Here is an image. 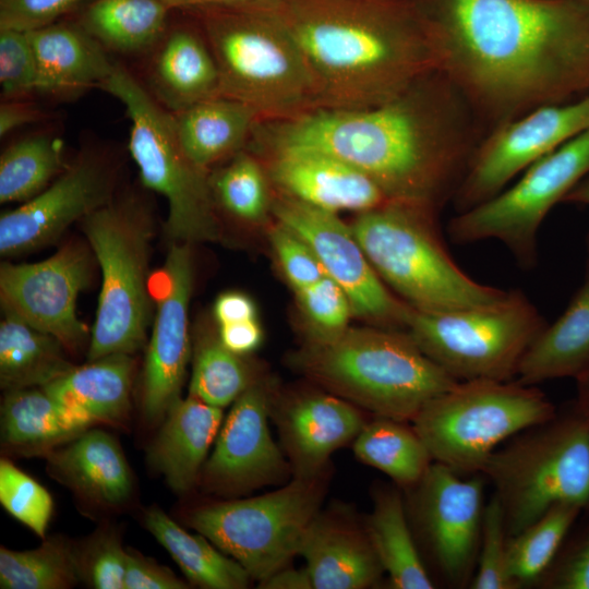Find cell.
<instances>
[{
	"instance_id": "cell-55",
	"label": "cell",
	"mask_w": 589,
	"mask_h": 589,
	"mask_svg": "<svg viewBox=\"0 0 589 589\" xmlns=\"http://www.w3.org/2000/svg\"><path fill=\"white\" fill-rule=\"evenodd\" d=\"M171 9H207L219 7H236L251 3L255 0H160Z\"/></svg>"
},
{
	"instance_id": "cell-10",
	"label": "cell",
	"mask_w": 589,
	"mask_h": 589,
	"mask_svg": "<svg viewBox=\"0 0 589 589\" xmlns=\"http://www.w3.org/2000/svg\"><path fill=\"white\" fill-rule=\"evenodd\" d=\"M99 88L125 109L131 122L128 149L143 185L167 201L168 237L182 243L215 240L218 223L209 175L183 149L172 112L118 62Z\"/></svg>"
},
{
	"instance_id": "cell-37",
	"label": "cell",
	"mask_w": 589,
	"mask_h": 589,
	"mask_svg": "<svg viewBox=\"0 0 589 589\" xmlns=\"http://www.w3.org/2000/svg\"><path fill=\"white\" fill-rule=\"evenodd\" d=\"M68 166L63 141L49 131L23 136L0 156V202H26L44 191Z\"/></svg>"
},
{
	"instance_id": "cell-2",
	"label": "cell",
	"mask_w": 589,
	"mask_h": 589,
	"mask_svg": "<svg viewBox=\"0 0 589 589\" xmlns=\"http://www.w3.org/2000/svg\"><path fill=\"white\" fill-rule=\"evenodd\" d=\"M476 116L440 71L385 103L317 108L259 122L255 151L297 146L322 151L370 177L389 201L437 209L453 199L472 155Z\"/></svg>"
},
{
	"instance_id": "cell-8",
	"label": "cell",
	"mask_w": 589,
	"mask_h": 589,
	"mask_svg": "<svg viewBox=\"0 0 589 589\" xmlns=\"http://www.w3.org/2000/svg\"><path fill=\"white\" fill-rule=\"evenodd\" d=\"M556 410L536 385L470 380L429 400L411 423L434 461L469 477L481 473L501 444Z\"/></svg>"
},
{
	"instance_id": "cell-41",
	"label": "cell",
	"mask_w": 589,
	"mask_h": 589,
	"mask_svg": "<svg viewBox=\"0 0 589 589\" xmlns=\"http://www.w3.org/2000/svg\"><path fill=\"white\" fill-rule=\"evenodd\" d=\"M268 179L259 157L242 149L209 176L214 202L240 221L260 223L272 211Z\"/></svg>"
},
{
	"instance_id": "cell-24",
	"label": "cell",
	"mask_w": 589,
	"mask_h": 589,
	"mask_svg": "<svg viewBox=\"0 0 589 589\" xmlns=\"http://www.w3.org/2000/svg\"><path fill=\"white\" fill-rule=\"evenodd\" d=\"M152 51L148 92L170 112L220 95L217 63L204 36L177 28L164 35Z\"/></svg>"
},
{
	"instance_id": "cell-18",
	"label": "cell",
	"mask_w": 589,
	"mask_h": 589,
	"mask_svg": "<svg viewBox=\"0 0 589 589\" xmlns=\"http://www.w3.org/2000/svg\"><path fill=\"white\" fill-rule=\"evenodd\" d=\"M92 262L83 244L70 242L36 263L0 266L2 308L76 351L88 328L76 314L79 293L88 285Z\"/></svg>"
},
{
	"instance_id": "cell-7",
	"label": "cell",
	"mask_w": 589,
	"mask_h": 589,
	"mask_svg": "<svg viewBox=\"0 0 589 589\" xmlns=\"http://www.w3.org/2000/svg\"><path fill=\"white\" fill-rule=\"evenodd\" d=\"M505 443L481 474L494 486L508 537L556 505L589 508V428L573 401Z\"/></svg>"
},
{
	"instance_id": "cell-58",
	"label": "cell",
	"mask_w": 589,
	"mask_h": 589,
	"mask_svg": "<svg viewBox=\"0 0 589 589\" xmlns=\"http://www.w3.org/2000/svg\"><path fill=\"white\" fill-rule=\"evenodd\" d=\"M588 264H589V236L587 238Z\"/></svg>"
},
{
	"instance_id": "cell-13",
	"label": "cell",
	"mask_w": 589,
	"mask_h": 589,
	"mask_svg": "<svg viewBox=\"0 0 589 589\" xmlns=\"http://www.w3.org/2000/svg\"><path fill=\"white\" fill-rule=\"evenodd\" d=\"M588 175L589 128L528 167L512 187L453 217L450 240L468 244L496 239L522 268H532L542 221Z\"/></svg>"
},
{
	"instance_id": "cell-26",
	"label": "cell",
	"mask_w": 589,
	"mask_h": 589,
	"mask_svg": "<svg viewBox=\"0 0 589 589\" xmlns=\"http://www.w3.org/2000/svg\"><path fill=\"white\" fill-rule=\"evenodd\" d=\"M149 453L152 465L178 493L190 491L223 424V409L188 396L165 414Z\"/></svg>"
},
{
	"instance_id": "cell-31",
	"label": "cell",
	"mask_w": 589,
	"mask_h": 589,
	"mask_svg": "<svg viewBox=\"0 0 589 589\" xmlns=\"http://www.w3.org/2000/svg\"><path fill=\"white\" fill-rule=\"evenodd\" d=\"M93 422L43 387L9 390L1 407L2 444L35 450L73 440Z\"/></svg>"
},
{
	"instance_id": "cell-56",
	"label": "cell",
	"mask_w": 589,
	"mask_h": 589,
	"mask_svg": "<svg viewBox=\"0 0 589 589\" xmlns=\"http://www.w3.org/2000/svg\"><path fill=\"white\" fill-rule=\"evenodd\" d=\"M575 381L576 397L573 402L589 428V366Z\"/></svg>"
},
{
	"instance_id": "cell-23",
	"label": "cell",
	"mask_w": 589,
	"mask_h": 589,
	"mask_svg": "<svg viewBox=\"0 0 589 589\" xmlns=\"http://www.w3.org/2000/svg\"><path fill=\"white\" fill-rule=\"evenodd\" d=\"M37 63V94L74 99L101 85L115 62L81 26L56 24L27 33Z\"/></svg>"
},
{
	"instance_id": "cell-54",
	"label": "cell",
	"mask_w": 589,
	"mask_h": 589,
	"mask_svg": "<svg viewBox=\"0 0 589 589\" xmlns=\"http://www.w3.org/2000/svg\"><path fill=\"white\" fill-rule=\"evenodd\" d=\"M260 587L266 589H311L313 582L306 567L303 569L284 567L260 581Z\"/></svg>"
},
{
	"instance_id": "cell-52",
	"label": "cell",
	"mask_w": 589,
	"mask_h": 589,
	"mask_svg": "<svg viewBox=\"0 0 589 589\" xmlns=\"http://www.w3.org/2000/svg\"><path fill=\"white\" fill-rule=\"evenodd\" d=\"M48 119L39 106L31 99H8L0 104V136L4 137L11 132Z\"/></svg>"
},
{
	"instance_id": "cell-53",
	"label": "cell",
	"mask_w": 589,
	"mask_h": 589,
	"mask_svg": "<svg viewBox=\"0 0 589 589\" xmlns=\"http://www.w3.org/2000/svg\"><path fill=\"white\" fill-rule=\"evenodd\" d=\"M256 305L245 293L228 291L215 300L213 314L217 325L256 320Z\"/></svg>"
},
{
	"instance_id": "cell-50",
	"label": "cell",
	"mask_w": 589,
	"mask_h": 589,
	"mask_svg": "<svg viewBox=\"0 0 589 589\" xmlns=\"http://www.w3.org/2000/svg\"><path fill=\"white\" fill-rule=\"evenodd\" d=\"M124 589H185L187 582L173 572L135 551H127Z\"/></svg>"
},
{
	"instance_id": "cell-48",
	"label": "cell",
	"mask_w": 589,
	"mask_h": 589,
	"mask_svg": "<svg viewBox=\"0 0 589 589\" xmlns=\"http://www.w3.org/2000/svg\"><path fill=\"white\" fill-rule=\"evenodd\" d=\"M83 0H0V29L32 32L55 23Z\"/></svg>"
},
{
	"instance_id": "cell-49",
	"label": "cell",
	"mask_w": 589,
	"mask_h": 589,
	"mask_svg": "<svg viewBox=\"0 0 589 589\" xmlns=\"http://www.w3.org/2000/svg\"><path fill=\"white\" fill-rule=\"evenodd\" d=\"M128 552L111 537L99 540L89 562L88 576L94 588L123 589Z\"/></svg>"
},
{
	"instance_id": "cell-25",
	"label": "cell",
	"mask_w": 589,
	"mask_h": 589,
	"mask_svg": "<svg viewBox=\"0 0 589 589\" xmlns=\"http://www.w3.org/2000/svg\"><path fill=\"white\" fill-rule=\"evenodd\" d=\"M298 554L315 589L368 588L384 573L365 529L320 514L306 528Z\"/></svg>"
},
{
	"instance_id": "cell-40",
	"label": "cell",
	"mask_w": 589,
	"mask_h": 589,
	"mask_svg": "<svg viewBox=\"0 0 589 589\" xmlns=\"http://www.w3.org/2000/svg\"><path fill=\"white\" fill-rule=\"evenodd\" d=\"M80 561L59 539L27 551L0 549V587L3 589H64L79 581Z\"/></svg>"
},
{
	"instance_id": "cell-44",
	"label": "cell",
	"mask_w": 589,
	"mask_h": 589,
	"mask_svg": "<svg viewBox=\"0 0 589 589\" xmlns=\"http://www.w3.org/2000/svg\"><path fill=\"white\" fill-rule=\"evenodd\" d=\"M296 294L310 322L309 341L327 339L347 328L353 314L351 302L345 290L327 275Z\"/></svg>"
},
{
	"instance_id": "cell-11",
	"label": "cell",
	"mask_w": 589,
	"mask_h": 589,
	"mask_svg": "<svg viewBox=\"0 0 589 589\" xmlns=\"http://www.w3.org/2000/svg\"><path fill=\"white\" fill-rule=\"evenodd\" d=\"M545 326L518 289L477 306L436 312L411 308L406 320L419 348L457 381L516 378L524 354Z\"/></svg>"
},
{
	"instance_id": "cell-17",
	"label": "cell",
	"mask_w": 589,
	"mask_h": 589,
	"mask_svg": "<svg viewBox=\"0 0 589 589\" xmlns=\"http://www.w3.org/2000/svg\"><path fill=\"white\" fill-rule=\"evenodd\" d=\"M485 478L464 479L433 461L412 488V509L437 572L452 586L470 585L476 570L484 510Z\"/></svg>"
},
{
	"instance_id": "cell-6",
	"label": "cell",
	"mask_w": 589,
	"mask_h": 589,
	"mask_svg": "<svg viewBox=\"0 0 589 589\" xmlns=\"http://www.w3.org/2000/svg\"><path fill=\"white\" fill-rule=\"evenodd\" d=\"M435 213L426 205L387 201L359 213L350 228L381 279L416 310L448 311L504 298L506 290L478 283L455 263Z\"/></svg>"
},
{
	"instance_id": "cell-1",
	"label": "cell",
	"mask_w": 589,
	"mask_h": 589,
	"mask_svg": "<svg viewBox=\"0 0 589 589\" xmlns=\"http://www.w3.org/2000/svg\"><path fill=\"white\" fill-rule=\"evenodd\" d=\"M444 74L493 128L589 88V0H437Z\"/></svg>"
},
{
	"instance_id": "cell-36",
	"label": "cell",
	"mask_w": 589,
	"mask_h": 589,
	"mask_svg": "<svg viewBox=\"0 0 589 589\" xmlns=\"http://www.w3.org/2000/svg\"><path fill=\"white\" fill-rule=\"evenodd\" d=\"M353 453L406 489L414 486L434 461L412 425L383 417L365 423L356 436Z\"/></svg>"
},
{
	"instance_id": "cell-46",
	"label": "cell",
	"mask_w": 589,
	"mask_h": 589,
	"mask_svg": "<svg viewBox=\"0 0 589 589\" xmlns=\"http://www.w3.org/2000/svg\"><path fill=\"white\" fill-rule=\"evenodd\" d=\"M538 584L549 589H589V508L581 513Z\"/></svg>"
},
{
	"instance_id": "cell-45",
	"label": "cell",
	"mask_w": 589,
	"mask_h": 589,
	"mask_svg": "<svg viewBox=\"0 0 589 589\" xmlns=\"http://www.w3.org/2000/svg\"><path fill=\"white\" fill-rule=\"evenodd\" d=\"M37 63L28 35L0 29L1 100L29 99L37 93Z\"/></svg>"
},
{
	"instance_id": "cell-43",
	"label": "cell",
	"mask_w": 589,
	"mask_h": 589,
	"mask_svg": "<svg viewBox=\"0 0 589 589\" xmlns=\"http://www.w3.org/2000/svg\"><path fill=\"white\" fill-rule=\"evenodd\" d=\"M507 540L504 513L495 494L484 505L472 589H515L507 570Z\"/></svg>"
},
{
	"instance_id": "cell-3",
	"label": "cell",
	"mask_w": 589,
	"mask_h": 589,
	"mask_svg": "<svg viewBox=\"0 0 589 589\" xmlns=\"http://www.w3.org/2000/svg\"><path fill=\"white\" fill-rule=\"evenodd\" d=\"M289 33L321 108L395 98L437 71L424 19L394 0H256Z\"/></svg>"
},
{
	"instance_id": "cell-28",
	"label": "cell",
	"mask_w": 589,
	"mask_h": 589,
	"mask_svg": "<svg viewBox=\"0 0 589 589\" xmlns=\"http://www.w3.org/2000/svg\"><path fill=\"white\" fill-rule=\"evenodd\" d=\"M172 115L183 149L196 166L207 171L242 151L261 122L252 107L223 95Z\"/></svg>"
},
{
	"instance_id": "cell-20",
	"label": "cell",
	"mask_w": 589,
	"mask_h": 589,
	"mask_svg": "<svg viewBox=\"0 0 589 589\" xmlns=\"http://www.w3.org/2000/svg\"><path fill=\"white\" fill-rule=\"evenodd\" d=\"M269 392L256 381L233 402L202 468L205 485L221 493H243L281 483L291 471L268 428Z\"/></svg>"
},
{
	"instance_id": "cell-29",
	"label": "cell",
	"mask_w": 589,
	"mask_h": 589,
	"mask_svg": "<svg viewBox=\"0 0 589 589\" xmlns=\"http://www.w3.org/2000/svg\"><path fill=\"white\" fill-rule=\"evenodd\" d=\"M64 483L103 504L118 505L132 492V476L117 441L103 430H85L50 456Z\"/></svg>"
},
{
	"instance_id": "cell-27",
	"label": "cell",
	"mask_w": 589,
	"mask_h": 589,
	"mask_svg": "<svg viewBox=\"0 0 589 589\" xmlns=\"http://www.w3.org/2000/svg\"><path fill=\"white\" fill-rule=\"evenodd\" d=\"M589 366V264L565 311L524 354L516 381L526 385L578 376Z\"/></svg>"
},
{
	"instance_id": "cell-21",
	"label": "cell",
	"mask_w": 589,
	"mask_h": 589,
	"mask_svg": "<svg viewBox=\"0 0 589 589\" xmlns=\"http://www.w3.org/2000/svg\"><path fill=\"white\" fill-rule=\"evenodd\" d=\"M256 152L267 161L268 178L279 192L309 205L359 214L389 201L370 177L322 151L285 146Z\"/></svg>"
},
{
	"instance_id": "cell-33",
	"label": "cell",
	"mask_w": 589,
	"mask_h": 589,
	"mask_svg": "<svg viewBox=\"0 0 589 589\" xmlns=\"http://www.w3.org/2000/svg\"><path fill=\"white\" fill-rule=\"evenodd\" d=\"M365 531L393 588H434L416 544L405 503L398 490L390 488L377 490Z\"/></svg>"
},
{
	"instance_id": "cell-15",
	"label": "cell",
	"mask_w": 589,
	"mask_h": 589,
	"mask_svg": "<svg viewBox=\"0 0 589 589\" xmlns=\"http://www.w3.org/2000/svg\"><path fill=\"white\" fill-rule=\"evenodd\" d=\"M118 163L100 146L82 147L39 194L0 217V253L13 256L55 241L116 196Z\"/></svg>"
},
{
	"instance_id": "cell-12",
	"label": "cell",
	"mask_w": 589,
	"mask_h": 589,
	"mask_svg": "<svg viewBox=\"0 0 589 589\" xmlns=\"http://www.w3.org/2000/svg\"><path fill=\"white\" fill-rule=\"evenodd\" d=\"M322 473L245 500L196 509L190 525L237 561L251 579L262 581L298 554L302 537L318 514L324 495Z\"/></svg>"
},
{
	"instance_id": "cell-5",
	"label": "cell",
	"mask_w": 589,
	"mask_h": 589,
	"mask_svg": "<svg viewBox=\"0 0 589 589\" xmlns=\"http://www.w3.org/2000/svg\"><path fill=\"white\" fill-rule=\"evenodd\" d=\"M199 11L217 63L220 95L252 107L261 122L284 121L321 108L301 51L256 0Z\"/></svg>"
},
{
	"instance_id": "cell-51",
	"label": "cell",
	"mask_w": 589,
	"mask_h": 589,
	"mask_svg": "<svg viewBox=\"0 0 589 589\" xmlns=\"http://www.w3.org/2000/svg\"><path fill=\"white\" fill-rule=\"evenodd\" d=\"M217 335L227 349L244 357L259 349L263 341L257 320L218 325Z\"/></svg>"
},
{
	"instance_id": "cell-32",
	"label": "cell",
	"mask_w": 589,
	"mask_h": 589,
	"mask_svg": "<svg viewBox=\"0 0 589 589\" xmlns=\"http://www.w3.org/2000/svg\"><path fill=\"white\" fill-rule=\"evenodd\" d=\"M0 323V384L7 392L44 387L74 365L65 346L9 310Z\"/></svg>"
},
{
	"instance_id": "cell-47",
	"label": "cell",
	"mask_w": 589,
	"mask_h": 589,
	"mask_svg": "<svg viewBox=\"0 0 589 589\" xmlns=\"http://www.w3.org/2000/svg\"><path fill=\"white\" fill-rule=\"evenodd\" d=\"M269 239L278 264L296 292L326 276L308 243L281 224L271 229Z\"/></svg>"
},
{
	"instance_id": "cell-35",
	"label": "cell",
	"mask_w": 589,
	"mask_h": 589,
	"mask_svg": "<svg viewBox=\"0 0 589 589\" xmlns=\"http://www.w3.org/2000/svg\"><path fill=\"white\" fill-rule=\"evenodd\" d=\"M144 524L193 584L208 589L248 587L251 577L237 561L223 554L203 534L187 532L160 508H149Z\"/></svg>"
},
{
	"instance_id": "cell-30",
	"label": "cell",
	"mask_w": 589,
	"mask_h": 589,
	"mask_svg": "<svg viewBox=\"0 0 589 589\" xmlns=\"http://www.w3.org/2000/svg\"><path fill=\"white\" fill-rule=\"evenodd\" d=\"M133 366L130 354H108L74 366L43 388L93 423L118 422L129 410Z\"/></svg>"
},
{
	"instance_id": "cell-42",
	"label": "cell",
	"mask_w": 589,
	"mask_h": 589,
	"mask_svg": "<svg viewBox=\"0 0 589 589\" xmlns=\"http://www.w3.org/2000/svg\"><path fill=\"white\" fill-rule=\"evenodd\" d=\"M0 502L11 516L45 538L53 508L51 495L7 459L0 461Z\"/></svg>"
},
{
	"instance_id": "cell-19",
	"label": "cell",
	"mask_w": 589,
	"mask_h": 589,
	"mask_svg": "<svg viewBox=\"0 0 589 589\" xmlns=\"http://www.w3.org/2000/svg\"><path fill=\"white\" fill-rule=\"evenodd\" d=\"M156 280L157 311L146 351L142 397L145 419L153 423L180 398L190 358L193 264L189 243L171 244Z\"/></svg>"
},
{
	"instance_id": "cell-22",
	"label": "cell",
	"mask_w": 589,
	"mask_h": 589,
	"mask_svg": "<svg viewBox=\"0 0 589 589\" xmlns=\"http://www.w3.org/2000/svg\"><path fill=\"white\" fill-rule=\"evenodd\" d=\"M274 418L291 472L298 478L321 474L329 456L366 423L353 404L324 393L298 396Z\"/></svg>"
},
{
	"instance_id": "cell-4",
	"label": "cell",
	"mask_w": 589,
	"mask_h": 589,
	"mask_svg": "<svg viewBox=\"0 0 589 589\" xmlns=\"http://www.w3.org/2000/svg\"><path fill=\"white\" fill-rule=\"evenodd\" d=\"M294 361L332 394L376 417L405 422L459 382L408 332L381 326L347 327L327 339L308 341Z\"/></svg>"
},
{
	"instance_id": "cell-57",
	"label": "cell",
	"mask_w": 589,
	"mask_h": 589,
	"mask_svg": "<svg viewBox=\"0 0 589 589\" xmlns=\"http://www.w3.org/2000/svg\"><path fill=\"white\" fill-rule=\"evenodd\" d=\"M563 203L589 206V175L579 181L564 197Z\"/></svg>"
},
{
	"instance_id": "cell-9",
	"label": "cell",
	"mask_w": 589,
	"mask_h": 589,
	"mask_svg": "<svg viewBox=\"0 0 589 589\" xmlns=\"http://www.w3.org/2000/svg\"><path fill=\"white\" fill-rule=\"evenodd\" d=\"M101 272L88 361L131 354L144 344L151 316L148 260L153 218L135 195L115 196L84 219Z\"/></svg>"
},
{
	"instance_id": "cell-14",
	"label": "cell",
	"mask_w": 589,
	"mask_h": 589,
	"mask_svg": "<svg viewBox=\"0 0 589 589\" xmlns=\"http://www.w3.org/2000/svg\"><path fill=\"white\" fill-rule=\"evenodd\" d=\"M589 128V93L501 123L477 146L452 201L457 213L504 190L528 167Z\"/></svg>"
},
{
	"instance_id": "cell-39",
	"label": "cell",
	"mask_w": 589,
	"mask_h": 589,
	"mask_svg": "<svg viewBox=\"0 0 589 589\" xmlns=\"http://www.w3.org/2000/svg\"><path fill=\"white\" fill-rule=\"evenodd\" d=\"M256 381L244 356L227 349L217 333L195 342L189 396L223 409Z\"/></svg>"
},
{
	"instance_id": "cell-38",
	"label": "cell",
	"mask_w": 589,
	"mask_h": 589,
	"mask_svg": "<svg viewBox=\"0 0 589 589\" xmlns=\"http://www.w3.org/2000/svg\"><path fill=\"white\" fill-rule=\"evenodd\" d=\"M584 509L562 504L507 540V570L517 588L538 584Z\"/></svg>"
},
{
	"instance_id": "cell-16",
	"label": "cell",
	"mask_w": 589,
	"mask_h": 589,
	"mask_svg": "<svg viewBox=\"0 0 589 589\" xmlns=\"http://www.w3.org/2000/svg\"><path fill=\"white\" fill-rule=\"evenodd\" d=\"M277 223L312 249L324 272L347 293L352 312L377 326L405 327L411 309L396 299L372 267L350 226L328 212L285 194L273 199Z\"/></svg>"
},
{
	"instance_id": "cell-34",
	"label": "cell",
	"mask_w": 589,
	"mask_h": 589,
	"mask_svg": "<svg viewBox=\"0 0 589 589\" xmlns=\"http://www.w3.org/2000/svg\"><path fill=\"white\" fill-rule=\"evenodd\" d=\"M168 11L160 0H95L80 26L107 51L140 53L165 35Z\"/></svg>"
}]
</instances>
